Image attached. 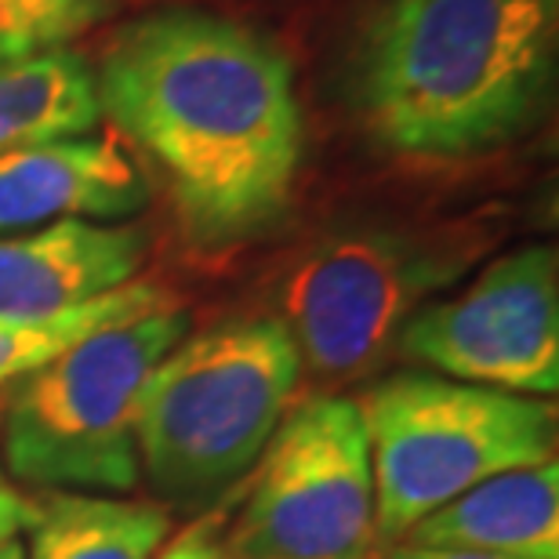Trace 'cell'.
<instances>
[{
  "label": "cell",
  "instance_id": "obj_1",
  "mask_svg": "<svg viewBox=\"0 0 559 559\" xmlns=\"http://www.w3.org/2000/svg\"><path fill=\"white\" fill-rule=\"evenodd\" d=\"M95 76L103 109L167 178L193 248L229 251L284 222L306 128L270 37L207 11H156L117 33Z\"/></svg>",
  "mask_w": 559,
  "mask_h": 559
},
{
  "label": "cell",
  "instance_id": "obj_4",
  "mask_svg": "<svg viewBox=\"0 0 559 559\" xmlns=\"http://www.w3.org/2000/svg\"><path fill=\"white\" fill-rule=\"evenodd\" d=\"M189 334V312L160 306L106 323L19 378L4 415L15 484L128 495L139 484V400L153 367Z\"/></svg>",
  "mask_w": 559,
  "mask_h": 559
},
{
  "label": "cell",
  "instance_id": "obj_2",
  "mask_svg": "<svg viewBox=\"0 0 559 559\" xmlns=\"http://www.w3.org/2000/svg\"><path fill=\"white\" fill-rule=\"evenodd\" d=\"M556 59L559 0H396L364 29L353 95L385 150L457 160L545 114Z\"/></svg>",
  "mask_w": 559,
  "mask_h": 559
},
{
  "label": "cell",
  "instance_id": "obj_10",
  "mask_svg": "<svg viewBox=\"0 0 559 559\" xmlns=\"http://www.w3.org/2000/svg\"><path fill=\"white\" fill-rule=\"evenodd\" d=\"M145 200V178L109 139H55L0 156V233L62 218L120 222Z\"/></svg>",
  "mask_w": 559,
  "mask_h": 559
},
{
  "label": "cell",
  "instance_id": "obj_7",
  "mask_svg": "<svg viewBox=\"0 0 559 559\" xmlns=\"http://www.w3.org/2000/svg\"><path fill=\"white\" fill-rule=\"evenodd\" d=\"M374 473L356 400L312 396L262 451L233 559H367L374 552Z\"/></svg>",
  "mask_w": 559,
  "mask_h": 559
},
{
  "label": "cell",
  "instance_id": "obj_3",
  "mask_svg": "<svg viewBox=\"0 0 559 559\" xmlns=\"http://www.w3.org/2000/svg\"><path fill=\"white\" fill-rule=\"evenodd\" d=\"M298 378L295 338L273 317L178 342L139 400V465L156 495L193 509L237 484L280 429Z\"/></svg>",
  "mask_w": 559,
  "mask_h": 559
},
{
  "label": "cell",
  "instance_id": "obj_12",
  "mask_svg": "<svg viewBox=\"0 0 559 559\" xmlns=\"http://www.w3.org/2000/svg\"><path fill=\"white\" fill-rule=\"evenodd\" d=\"M98 117V76L76 51L55 48L0 62V156L87 135Z\"/></svg>",
  "mask_w": 559,
  "mask_h": 559
},
{
  "label": "cell",
  "instance_id": "obj_14",
  "mask_svg": "<svg viewBox=\"0 0 559 559\" xmlns=\"http://www.w3.org/2000/svg\"><path fill=\"white\" fill-rule=\"evenodd\" d=\"M167 306V295L156 284L131 280V284L109 290V295L84 301V306L48 312V317H11L0 312V385L19 382L37 367L51 364L62 349L81 342L106 323H120L139 312Z\"/></svg>",
  "mask_w": 559,
  "mask_h": 559
},
{
  "label": "cell",
  "instance_id": "obj_18",
  "mask_svg": "<svg viewBox=\"0 0 559 559\" xmlns=\"http://www.w3.org/2000/svg\"><path fill=\"white\" fill-rule=\"evenodd\" d=\"M389 559H512L490 552H462V549H421V545H400Z\"/></svg>",
  "mask_w": 559,
  "mask_h": 559
},
{
  "label": "cell",
  "instance_id": "obj_8",
  "mask_svg": "<svg viewBox=\"0 0 559 559\" xmlns=\"http://www.w3.org/2000/svg\"><path fill=\"white\" fill-rule=\"evenodd\" d=\"M396 345L443 378L520 396L559 389V265L545 243L501 254L462 295L425 306Z\"/></svg>",
  "mask_w": 559,
  "mask_h": 559
},
{
  "label": "cell",
  "instance_id": "obj_9",
  "mask_svg": "<svg viewBox=\"0 0 559 559\" xmlns=\"http://www.w3.org/2000/svg\"><path fill=\"white\" fill-rule=\"evenodd\" d=\"M145 233L117 222L62 218L29 233H0V312L48 317L135 280Z\"/></svg>",
  "mask_w": 559,
  "mask_h": 559
},
{
  "label": "cell",
  "instance_id": "obj_6",
  "mask_svg": "<svg viewBox=\"0 0 559 559\" xmlns=\"http://www.w3.org/2000/svg\"><path fill=\"white\" fill-rule=\"evenodd\" d=\"M465 265L457 240L393 226L331 233L287 273L280 323L295 338L301 367L328 382L356 378L382 360L404 323Z\"/></svg>",
  "mask_w": 559,
  "mask_h": 559
},
{
  "label": "cell",
  "instance_id": "obj_16",
  "mask_svg": "<svg viewBox=\"0 0 559 559\" xmlns=\"http://www.w3.org/2000/svg\"><path fill=\"white\" fill-rule=\"evenodd\" d=\"M37 520V506L22 495L4 468H0V549L19 542V531H29Z\"/></svg>",
  "mask_w": 559,
  "mask_h": 559
},
{
  "label": "cell",
  "instance_id": "obj_5",
  "mask_svg": "<svg viewBox=\"0 0 559 559\" xmlns=\"http://www.w3.org/2000/svg\"><path fill=\"white\" fill-rule=\"evenodd\" d=\"M378 538H404L484 479L556 462V411L538 396L404 371L360 404Z\"/></svg>",
  "mask_w": 559,
  "mask_h": 559
},
{
  "label": "cell",
  "instance_id": "obj_13",
  "mask_svg": "<svg viewBox=\"0 0 559 559\" xmlns=\"http://www.w3.org/2000/svg\"><path fill=\"white\" fill-rule=\"evenodd\" d=\"M171 516L150 501L59 490L37 506L26 559H153Z\"/></svg>",
  "mask_w": 559,
  "mask_h": 559
},
{
  "label": "cell",
  "instance_id": "obj_17",
  "mask_svg": "<svg viewBox=\"0 0 559 559\" xmlns=\"http://www.w3.org/2000/svg\"><path fill=\"white\" fill-rule=\"evenodd\" d=\"M153 559H233V552L207 527H200V531L182 534V538L171 542L164 552H156Z\"/></svg>",
  "mask_w": 559,
  "mask_h": 559
},
{
  "label": "cell",
  "instance_id": "obj_19",
  "mask_svg": "<svg viewBox=\"0 0 559 559\" xmlns=\"http://www.w3.org/2000/svg\"><path fill=\"white\" fill-rule=\"evenodd\" d=\"M0 559H26V549H22V542H11L0 549Z\"/></svg>",
  "mask_w": 559,
  "mask_h": 559
},
{
  "label": "cell",
  "instance_id": "obj_11",
  "mask_svg": "<svg viewBox=\"0 0 559 559\" xmlns=\"http://www.w3.org/2000/svg\"><path fill=\"white\" fill-rule=\"evenodd\" d=\"M404 538L421 549L559 559V468L545 462L490 476L429 512Z\"/></svg>",
  "mask_w": 559,
  "mask_h": 559
},
{
  "label": "cell",
  "instance_id": "obj_15",
  "mask_svg": "<svg viewBox=\"0 0 559 559\" xmlns=\"http://www.w3.org/2000/svg\"><path fill=\"white\" fill-rule=\"evenodd\" d=\"M109 8L114 0H0V62L66 48Z\"/></svg>",
  "mask_w": 559,
  "mask_h": 559
}]
</instances>
